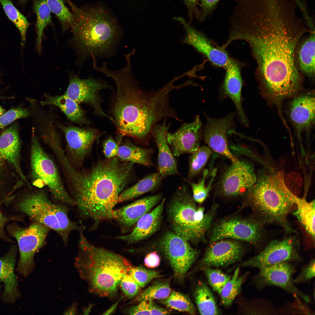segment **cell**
Returning <instances> with one entry per match:
<instances>
[{"mask_svg": "<svg viewBox=\"0 0 315 315\" xmlns=\"http://www.w3.org/2000/svg\"><path fill=\"white\" fill-rule=\"evenodd\" d=\"M188 10L189 18L192 20L195 14L198 17L197 4L199 0H183Z\"/></svg>", "mask_w": 315, "mask_h": 315, "instance_id": "cell-53", "label": "cell"}, {"mask_svg": "<svg viewBox=\"0 0 315 315\" xmlns=\"http://www.w3.org/2000/svg\"><path fill=\"white\" fill-rule=\"evenodd\" d=\"M284 173L264 174L257 177L255 183L243 194L245 201L262 224L275 223L288 233L295 232L288 217L295 207L296 195L286 185Z\"/></svg>", "mask_w": 315, "mask_h": 315, "instance_id": "cell-6", "label": "cell"}, {"mask_svg": "<svg viewBox=\"0 0 315 315\" xmlns=\"http://www.w3.org/2000/svg\"><path fill=\"white\" fill-rule=\"evenodd\" d=\"M0 3L7 16L19 31L21 38V45L22 46H24L25 41L26 32L29 25L28 22L10 1L0 0Z\"/></svg>", "mask_w": 315, "mask_h": 315, "instance_id": "cell-39", "label": "cell"}, {"mask_svg": "<svg viewBox=\"0 0 315 315\" xmlns=\"http://www.w3.org/2000/svg\"><path fill=\"white\" fill-rule=\"evenodd\" d=\"M212 153L208 146H203L190 154L188 158V181H191L201 173Z\"/></svg>", "mask_w": 315, "mask_h": 315, "instance_id": "cell-37", "label": "cell"}, {"mask_svg": "<svg viewBox=\"0 0 315 315\" xmlns=\"http://www.w3.org/2000/svg\"><path fill=\"white\" fill-rule=\"evenodd\" d=\"M165 200V199H163L153 210L141 217L131 233L125 235L118 236L115 238L128 244H133L152 235L160 226Z\"/></svg>", "mask_w": 315, "mask_h": 315, "instance_id": "cell-27", "label": "cell"}, {"mask_svg": "<svg viewBox=\"0 0 315 315\" xmlns=\"http://www.w3.org/2000/svg\"><path fill=\"white\" fill-rule=\"evenodd\" d=\"M30 155L33 184L41 188L47 186L57 201L70 205L74 201L65 189L58 169L52 160L40 145L32 131Z\"/></svg>", "mask_w": 315, "mask_h": 315, "instance_id": "cell-9", "label": "cell"}, {"mask_svg": "<svg viewBox=\"0 0 315 315\" xmlns=\"http://www.w3.org/2000/svg\"><path fill=\"white\" fill-rule=\"evenodd\" d=\"M202 123L199 116L194 120L183 124L174 133H167V139L173 155L178 157L191 154L200 147Z\"/></svg>", "mask_w": 315, "mask_h": 315, "instance_id": "cell-19", "label": "cell"}, {"mask_svg": "<svg viewBox=\"0 0 315 315\" xmlns=\"http://www.w3.org/2000/svg\"><path fill=\"white\" fill-rule=\"evenodd\" d=\"M34 8L36 13L37 37L36 48L39 53L42 50V40L44 29L51 22L50 10L46 0H35Z\"/></svg>", "mask_w": 315, "mask_h": 315, "instance_id": "cell-38", "label": "cell"}, {"mask_svg": "<svg viewBox=\"0 0 315 315\" xmlns=\"http://www.w3.org/2000/svg\"><path fill=\"white\" fill-rule=\"evenodd\" d=\"M294 263L282 262L259 269L252 277L253 282L259 290L275 286L292 294L295 298L310 303L309 296L297 288L293 282V276L297 270L296 265Z\"/></svg>", "mask_w": 315, "mask_h": 315, "instance_id": "cell-12", "label": "cell"}, {"mask_svg": "<svg viewBox=\"0 0 315 315\" xmlns=\"http://www.w3.org/2000/svg\"><path fill=\"white\" fill-rule=\"evenodd\" d=\"M133 164L117 156L99 161L87 170L64 163L62 168L80 214L97 222L113 219V208L128 182Z\"/></svg>", "mask_w": 315, "mask_h": 315, "instance_id": "cell-3", "label": "cell"}, {"mask_svg": "<svg viewBox=\"0 0 315 315\" xmlns=\"http://www.w3.org/2000/svg\"><path fill=\"white\" fill-rule=\"evenodd\" d=\"M225 68L226 73L223 86L224 94L234 104L241 123L244 126H247L248 121L242 104L241 92L243 80L240 66L238 63L231 59Z\"/></svg>", "mask_w": 315, "mask_h": 315, "instance_id": "cell-26", "label": "cell"}, {"mask_svg": "<svg viewBox=\"0 0 315 315\" xmlns=\"http://www.w3.org/2000/svg\"><path fill=\"white\" fill-rule=\"evenodd\" d=\"M1 281H0V292H1Z\"/></svg>", "mask_w": 315, "mask_h": 315, "instance_id": "cell-58", "label": "cell"}, {"mask_svg": "<svg viewBox=\"0 0 315 315\" xmlns=\"http://www.w3.org/2000/svg\"><path fill=\"white\" fill-rule=\"evenodd\" d=\"M195 302L200 314L219 315L221 312L214 297L207 285L203 282L198 283L194 293Z\"/></svg>", "mask_w": 315, "mask_h": 315, "instance_id": "cell-34", "label": "cell"}, {"mask_svg": "<svg viewBox=\"0 0 315 315\" xmlns=\"http://www.w3.org/2000/svg\"><path fill=\"white\" fill-rule=\"evenodd\" d=\"M8 219L2 213L0 210V240L3 239L7 241L10 240L6 235L5 232V226Z\"/></svg>", "mask_w": 315, "mask_h": 315, "instance_id": "cell-54", "label": "cell"}, {"mask_svg": "<svg viewBox=\"0 0 315 315\" xmlns=\"http://www.w3.org/2000/svg\"><path fill=\"white\" fill-rule=\"evenodd\" d=\"M119 284L125 295L128 298L135 297L139 293L140 287L128 273L122 276Z\"/></svg>", "mask_w": 315, "mask_h": 315, "instance_id": "cell-48", "label": "cell"}, {"mask_svg": "<svg viewBox=\"0 0 315 315\" xmlns=\"http://www.w3.org/2000/svg\"><path fill=\"white\" fill-rule=\"evenodd\" d=\"M173 19L183 24L186 31L184 41L204 55L215 66L225 68L231 59L223 49L215 46L202 33L191 26L183 18Z\"/></svg>", "mask_w": 315, "mask_h": 315, "instance_id": "cell-21", "label": "cell"}, {"mask_svg": "<svg viewBox=\"0 0 315 315\" xmlns=\"http://www.w3.org/2000/svg\"><path fill=\"white\" fill-rule=\"evenodd\" d=\"M213 243L208 248L200 263L204 267H224L240 261L245 248L237 241L222 239Z\"/></svg>", "mask_w": 315, "mask_h": 315, "instance_id": "cell-20", "label": "cell"}, {"mask_svg": "<svg viewBox=\"0 0 315 315\" xmlns=\"http://www.w3.org/2000/svg\"><path fill=\"white\" fill-rule=\"evenodd\" d=\"M264 225L256 219L237 218L226 219L215 226L210 240L213 242L228 238L254 244L262 243L266 236Z\"/></svg>", "mask_w": 315, "mask_h": 315, "instance_id": "cell-13", "label": "cell"}, {"mask_svg": "<svg viewBox=\"0 0 315 315\" xmlns=\"http://www.w3.org/2000/svg\"><path fill=\"white\" fill-rule=\"evenodd\" d=\"M18 128L13 124L6 129L0 136V155L2 159L13 166L21 178L31 187L21 169L20 163V141Z\"/></svg>", "mask_w": 315, "mask_h": 315, "instance_id": "cell-28", "label": "cell"}, {"mask_svg": "<svg viewBox=\"0 0 315 315\" xmlns=\"http://www.w3.org/2000/svg\"><path fill=\"white\" fill-rule=\"evenodd\" d=\"M80 232L75 266L87 283L90 293L102 297L114 296L122 276L133 266L126 258L91 244Z\"/></svg>", "mask_w": 315, "mask_h": 315, "instance_id": "cell-5", "label": "cell"}, {"mask_svg": "<svg viewBox=\"0 0 315 315\" xmlns=\"http://www.w3.org/2000/svg\"><path fill=\"white\" fill-rule=\"evenodd\" d=\"M188 187L182 183L178 186L169 208V216L173 232L187 241L202 239L210 228L215 207L206 213L203 207H197Z\"/></svg>", "mask_w": 315, "mask_h": 315, "instance_id": "cell-7", "label": "cell"}, {"mask_svg": "<svg viewBox=\"0 0 315 315\" xmlns=\"http://www.w3.org/2000/svg\"><path fill=\"white\" fill-rule=\"evenodd\" d=\"M315 276V259H312L309 262L301 267L300 272L295 279H293L294 284H298L310 282Z\"/></svg>", "mask_w": 315, "mask_h": 315, "instance_id": "cell-49", "label": "cell"}, {"mask_svg": "<svg viewBox=\"0 0 315 315\" xmlns=\"http://www.w3.org/2000/svg\"><path fill=\"white\" fill-rule=\"evenodd\" d=\"M240 267H238L235 270L230 280L222 289L219 295L220 304L225 308L230 307L239 293L242 286L249 274L248 272L239 275Z\"/></svg>", "mask_w": 315, "mask_h": 315, "instance_id": "cell-35", "label": "cell"}, {"mask_svg": "<svg viewBox=\"0 0 315 315\" xmlns=\"http://www.w3.org/2000/svg\"><path fill=\"white\" fill-rule=\"evenodd\" d=\"M201 270L204 272L213 290L219 294L231 277L218 269L206 267Z\"/></svg>", "mask_w": 315, "mask_h": 315, "instance_id": "cell-43", "label": "cell"}, {"mask_svg": "<svg viewBox=\"0 0 315 315\" xmlns=\"http://www.w3.org/2000/svg\"><path fill=\"white\" fill-rule=\"evenodd\" d=\"M131 57L125 55L126 65L121 69L111 70L104 63L98 71L112 78L116 84L114 122L119 134L141 139L147 136L160 120L176 117L169 102L170 92L175 87L169 83L155 91L141 89L132 74Z\"/></svg>", "mask_w": 315, "mask_h": 315, "instance_id": "cell-2", "label": "cell"}, {"mask_svg": "<svg viewBox=\"0 0 315 315\" xmlns=\"http://www.w3.org/2000/svg\"><path fill=\"white\" fill-rule=\"evenodd\" d=\"M160 245L175 276L179 279H182L197 258L198 252L188 241L173 232H168L163 236Z\"/></svg>", "mask_w": 315, "mask_h": 315, "instance_id": "cell-14", "label": "cell"}, {"mask_svg": "<svg viewBox=\"0 0 315 315\" xmlns=\"http://www.w3.org/2000/svg\"><path fill=\"white\" fill-rule=\"evenodd\" d=\"M290 120L298 133L308 130L315 121V96L312 91L298 93L289 104Z\"/></svg>", "mask_w": 315, "mask_h": 315, "instance_id": "cell-22", "label": "cell"}, {"mask_svg": "<svg viewBox=\"0 0 315 315\" xmlns=\"http://www.w3.org/2000/svg\"><path fill=\"white\" fill-rule=\"evenodd\" d=\"M1 158V157L0 155V159Z\"/></svg>", "mask_w": 315, "mask_h": 315, "instance_id": "cell-61", "label": "cell"}, {"mask_svg": "<svg viewBox=\"0 0 315 315\" xmlns=\"http://www.w3.org/2000/svg\"><path fill=\"white\" fill-rule=\"evenodd\" d=\"M224 171L217 184L220 193L227 197L243 195L257 180L254 167L249 161L239 159Z\"/></svg>", "mask_w": 315, "mask_h": 315, "instance_id": "cell-15", "label": "cell"}, {"mask_svg": "<svg viewBox=\"0 0 315 315\" xmlns=\"http://www.w3.org/2000/svg\"><path fill=\"white\" fill-rule=\"evenodd\" d=\"M120 300L113 304L104 313V314H109L113 312L116 309Z\"/></svg>", "mask_w": 315, "mask_h": 315, "instance_id": "cell-56", "label": "cell"}, {"mask_svg": "<svg viewBox=\"0 0 315 315\" xmlns=\"http://www.w3.org/2000/svg\"><path fill=\"white\" fill-rule=\"evenodd\" d=\"M168 128L169 126L164 123L155 125L151 131L158 150L157 172L163 178L178 172L177 161L167 141Z\"/></svg>", "mask_w": 315, "mask_h": 315, "instance_id": "cell-24", "label": "cell"}, {"mask_svg": "<svg viewBox=\"0 0 315 315\" xmlns=\"http://www.w3.org/2000/svg\"><path fill=\"white\" fill-rule=\"evenodd\" d=\"M74 20L71 25L73 41L84 57L110 56L121 37L117 19L107 8L96 5L80 8L69 0Z\"/></svg>", "mask_w": 315, "mask_h": 315, "instance_id": "cell-4", "label": "cell"}, {"mask_svg": "<svg viewBox=\"0 0 315 315\" xmlns=\"http://www.w3.org/2000/svg\"><path fill=\"white\" fill-rule=\"evenodd\" d=\"M1 161L0 160V165L1 164Z\"/></svg>", "mask_w": 315, "mask_h": 315, "instance_id": "cell-59", "label": "cell"}, {"mask_svg": "<svg viewBox=\"0 0 315 315\" xmlns=\"http://www.w3.org/2000/svg\"><path fill=\"white\" fill-rule=\"evenodd\" d=\"M152 153V149L141 147L128 142L118 147L117 156L123 161L150 167L153 164Z\"/></svg>", "mask_w": 315, "mask_h": 315, "instance_id": "cell-31", "label": "cell"}, {"mask_svg": "<svg viewBox=\"0 0 315 315\" xmlns=\"http://www.w3.org/2000/svg\"><path fill=\"white\" fill-rule=\"evenodd\" d=\"M235 114L230 113L219 119L207 117L203 136L205 143L212 151L227 157L232 162L237 163L239 160L231 152L227 137L228 131L233 126Z\"/></svg>", "mask_w": 315, "mask_h": 315, "instance_id": "cell-18", "label": "cell"}, {"mask_svg": "<svg viewBox=\"0 0 315 315\" xmlns=\"http://www.w3.org/2000/svg\"><path fill=\"white\" fill-rule=\"evenodd\" d=\"M91 307V305L88 307L86 308H85V309H84L83 312L85 313V314H87V313L89 312Z\"/></svg>", "mask_w": 315, "mask_h": 315, "instance_id": "cell-57", "label": "cell"}, {"mask_svg": "<svg viewBox=\"0 0 315 315\" xmlns=\"http://www.w3.org/2000/svg\"><path fill=\"white\" fill-rule=\"evenodd\" d=\"M128 273L137 282L140 287H143L151 280L160 276L158 272L146 269L141 266L132 267Z\"/></svg>", "mask_w": 315, "mask_h": 315, "instance_id": "cell-46", "label": "cell"}, {"mask_svg": "<svg viewBox=\"0 0 315 315\" xmlns=\"http://www.w3.org/2000/svg\"><path fill=\"white\" fill-rule=\"evenodd\" d=\"M17 253V248L13 246L0 258V281L4 285L1 299L7 303H14L21 297L14 271Z\"/></svg>", "mask_w": 315, "mask_h": 315, "instance_id": "cell-25", "label": "cell"}, {"mask_svg": "<svg viewBox=\"0 0 315 315\" xmlns=\"http://www.w3.org/2000/svg\"><path fill=\"white\" fill-rule=\"evenodd\" d=\"M158 172L153 173L141 180L120 194L118 203L132 199L146 192L158 189L162 179Z\"/></svg>", "mask_w": 315, "mask_h": 315, "instance_id": "cell-30", "label": "cell"}, {"mask_svg": "<svg viewBox=\"0 0 315 315\" xmlns=\"http://www.w3.org/2000/svg\"><path fill=\"white\" fill-rule=\"evenodd\" d=\"M20 0L22 1H25L26 0Z\"/></svg>", "mask_w": 315, "mask_h": 315, "instance_id": "cell-60", "label": "cell"}, {"mask_svg": "<svg viewBox=\"0 0 315 315\" xmlns=\"http://www.w3.org/2000/svg\"><path fill=\"white\" fill-rule=\"evenodd\" d=\"M296 235H290L281 240L271 241L256 256L239 266L260 269L284 262H302L299 252V243Z\"/></svg>", "mask_w": 315, "mask_h": 315, "instance_id": "cell-11", "label": "cell"}, {"mask_svg": "<svg viewBox=\"0 0 315 315\" xmlns=\"http://www.w3.org/2000/svg\"><path fill=\"white\" fill-rule=\"evenodd\" d=\"M160 262L159 255L156 252L150 253L145 257L144 262L145 266L149 268H154L158 267Z\"/></svg>", "mask_w": 315, "mask_h": 315, "instance_id": "cell-52", "label": "cell"}, {"mask_svg": "<svg viewBox=\"0 0 315 315\" xmlns=\"http://www.w3.org/2000/svg\"><path fill=\"white\" fill-rule=\"evenodd\" d=\"M50 11L55 14L61 22L63 31L71 26L74 20L73 14L64 5L62 0H46Z\"/></svg>", "mask_w": 315, "mask_h": 315, "instance_id": "cell-44", "label": "cell"}, {"mask_svg": "<svg viewBox=\"0 0 315 315\" xmlns=\"http://www.w3.org/2000/svg\"><path fill=\"white\" fill-rule=\"evenodd\" d=\"M203 171V177L198 183H195L187 181L191 186L192 192V198L195 202L199 204L203 203L207 198L211 188V184L216 175L217 168L214 169L211 173V178L207 186H205V178L209 173L208 170L204 169Z\"/></svg>", "mask_w": 315, "mask_h": 315, "instance_id": "cell-41", "label": "cell"}, {"mask_svg": "<svg viewBox=\"0 0 315 315\" xmlns=\"http://www.w3.org/2000/svg\"><path fill=\"white\" fill-rule=\"evenodd\" d=\"M17 206L35 222L56 232L65 245L72 231L80 232L84 230V226L69 219L65 207L52 202L44 191H37L26 195Z\"/></svg>", "mask_w": 315, "mask_h": 315, "instance_id": "cell-8", "label": "cell"}, {"mask_svg": "<svg viewBox=\"0 0 315 315\" xmlns=\"http://www.w3.org/2000/svg\"><path fill=\"white\" fill-rule=\"evenodd\" d=\"M111 87L107 82L102 79L92 76L82 79L72 75L64 94L78 104L85 103L91 105L96 115L108 118L114 122L113 118L103 111L99 94L101 90Z\"/></svg>", "mask_w": 315, "mask_h": 315, "instance_id": "cell-16", "label": "cell"}, {"mask_svg": "<svg viewBox=\"0 0 315 315\" xmlns=\"http://www.w3.org/2000/svg\"><path fill=\"white\" fill-rule=\"evenodd\" d=\"M162 198L161 194L150 196L122 207L114 209L113 219L118 223L122 232H126L141 217L157 204Z\"/></svg>", "mask_w": 315, "mask_h": 315, "instance_id": "cell-23", "label": "cell"}, {"mask_svg": "<svg viewBox=\"0 0 315 315\" xmlns=\"http://www.w3.org/2000/svg\"><path fill=\"white\" fill-rule=\"evenodd\" d=\"M103 145V152L106 158H111L117 156L119 146L112 138L109 137Z\"/></svg>", "mask_w": 315, "mask_h": 315, "instance_id": "cell-51", "label": "cell"}, {"mask_svg": "<svg viewBox=\"0 0 315 315\" xmlns=\"http://www.w3.org/2000/svg\"><path fill=\"white\" fill-rule=\"evenodd\" d=\"M45 97L44 100L40 102L41 105H53L58 107L68 119L79 125L89 123L90 121L85 116L84 111L78 104L65 94L55 96L47 94Z\"/></svg>", "mask_w": 315, "mask_h": 315, "instance_id": "cell-29", "label": "cell"}, {"mask_svg": "<svg viewBox=\"0 0 315 315\" xmlns=\"http://www.w3.org/2000/svg\"><path fill=\"white\" fill-rule=\"evenodd\" d=\"M7 230L16 239L19 246L20 258L17 270L27 278L34 268L36 253L46 244L49 229L35 222L26 228L12 224L8 225Z\"/></svg>", "mask_w": 315, "mask_h": 315, "instance_id": "cell-10", "label": "cell"}, {"mask_svg": "<svg viewBox=\"0 0 315 315\" xmlns=\"http://www.w3.org/2000/svg\"><path fill=\"white\" fill-rule=\"evenodd\" d=\"M315 201L308 202L304 198L296 196L295 199L296 210L293 214L311 236L315 239Z\"/></svg>", "mask_w": 315, "mask_h": 315, "instance_id": "cell-33", "label": "cell"}, {"mask_svg": "<svg viewBox=\"0 0 315 315\" xmlns=\"http://www.w3.org/2000/svg\"><path fill=\"white\" fill-rule=\"evenodd\" d=\"M246 313L249 314L274 315H289V307L287 304L280 307L274 305L266 300L257 298L247 301Z\"/></svg>", "mask_w": 315, "mask_h": 315, "instance_id": "cell-36", "label": "cell"}, {"mask_svg": "<svg viewBox=\"0 0 315 315\" xmlns=\"http://www.w3.org/2000/svg\"><path fill=\"white\" fill-rule=\"evenodd\" d=\"M304 33L275 24L239 28L231 32L232 41L243 40L249 45L257 64L261 93L267 102L280 104L301 91L302 80L294 57Z\"/></svg>", "mask_w": 315, "mask_h": 315, "instance_id": "cell-1", "label": "cell"}, {"mask_svg": "<svg viewBox=\"0 0 315 315\" xmlns=\"http://www.w3.org/2000/svg\"><path fill=\"white\" fill-rule=\"evenodd\" d=\"M55 126L65 135L66 143V155L69 160L75 167H81L90 152L94 142L100 135V132L92 128L65 126L59 123Z\"/></svg>", "mask_w": 315, "mask_h": 315, "instance_id": "cell-17", "label": "cell"}, {"mask_svg": "<svg viewBox=\"0 0 315 315\" xmlns=\"http://www.w3.org/2000/svg\"><path fill=\"white\" fill-rule=\"evenodd\" d=\"M129 315H165L170 312L157 306L153 300H142L137 305L130 308L128 310Z\"/></svg>", "mask_w": 315, "mask_h": 315, "instance_id": "cell-45", "label": "cell"}, {"mask_svg": "<svg viewBox=\"0 0 315 315\" xmlns=\"http://www.w3.org/2000/svg\"><path fill=\"white\" fill-rule=\"evenodd\" d=\"M171 288L167 281H160L154 283L139 294L136 300L140 301L144 300L162 299L169 295Z\"/></svg>", "mask_w": 315, "mask_h": 315, "instance_id": "cell-42", "label": "cell"}, {"mask_svg": "<svg viewBox=\"0 0 315 315\" xmlns=\"http://www.w3.org/2000/svg\"><path fill=\"white\" fill-rule=\"evenodd\" d=\"M77 305L74 303L64 312V314H75L77 312Z\"/></svg>", "mask_w": 315, "mask_h": 315, "instance_id": "cell-55", "label": "cell"}, {"mask_svg": "<svg viewBox=\"0 0 315 315\" xmlns=\"http://www.w3.org/2000/svg\"><path fill=\"white\" fill-rule=\"evenodd\" d=\"M201 8L199 19L201 21L205 19L212 13L216 7L220 0H199Z\"/></svg>", "mask_w": 315, "mask_h": 315, "instance_id": "cell-50", "label": "cell"}, {"mask_svg": "<svg viewBox=\"0 0 315 315\" xmlns=\"http://www.w3.org/2000/svg\"><path fill=\"white\" fill-rule=\"evenodd\" d=\"M162 303L168 307L192 315L196 313L195 308L189 297L180 293L173 291Z\"/></svg>", "mask_w": 315, "mask_h": 315, "instance_id": "cell-40", "label": "cell"}, {"mask_svg": "<svg viewBox=\"0 0 315 315\" xmlns=\"http://www.w3.org/2000/svg\"><path fill=\"white\" fill-rule=\"evenodd\" d=\"M315 38L312 31L299 47L298 54L300 70L310 78L315 75Z\"/></svg>", "mask_w": 315, "mask_h": 315, "instance_id": "cell-32", "label": "cell"}, {"mask_svg": "<svg viewBox=\"0 0 315 315\" xmlns=\"http://www.w3.org/2000/svg\"><path fill=\"white\" fill-rule=\"evenodd\" d=\"M29 112L21 107L11 109L0 116V128L3 129L15 120L29 116Z\"/></svg>", "mask_w": 315, "mask_h": 315, "instance_id": "cell-47", "label": "cell"}]
</instances>
